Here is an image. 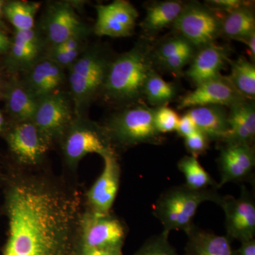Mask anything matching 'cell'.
Listing matches in <instances>:
<instances>
[{"mask_svg": "<svg viewBox=\"0 0 255 255\" xmlns=\"http://www.w3.org/2000/svg\"><path fill=\"white\" fill-rule=\"evenodd\" d=\"M9 237L3 255H70L78 203L41 179L23 178L6 196Z\"/></svg>", "mask_w": 255, "mask_h": 255, "instance_id": "obj_1", "label": "cell"}, {"mask_svg": "<svg viewBox=\"0 0 255 255\" xmlns=\"http://www.w3.org/2000/svg\"><path fill=\"white\" fill-rule=\"evenodd\" d=\"M152 49L145 41L110 62L102 91L114 102H136L154 71Z\"/></svg>", "mask_w": 255, "mask_h": 255, "instance_id": "obj_2", "label": "cell"}, {"mask_svg": "<svg viewBox=\"0 0 255 255\" xmlns=\"http://www.w3.org/2000/svg\"><path fill=\"white\" fill-rule=\"evenodd\" d=\"M222 199L217 189L194 190L184 185L170 188L159 196L153 207V214L163 226V232L183 231L194 227V218L202 203L219 204Z\"/></svg>", "mask_w": 255, "mask_h": 255, "instance_id": "obj_3", "label": "cell"}, {"mask_svg": "<svg viewBox=\"0 0 255 255\" xmlns=\"http://www.w3.org/2000/svg\"><path fill=\"white\" fill-rule=\"evenodd\" d=\"M110 140L124 146L160 144L161 134L154 125V109L139 105L114 115L105 128Z\"/></svg>", "mask_w": 255, "mask_h": 255, "instance_id": "obj_4", "label": "cell"}, {"mask_svg": "<svg viewBox=\"0 0 255 255\" xmlns=\"http://www.w3.org/2000/svg\"><path fill=\"white\" fill-rule=\"evenodd\" d=\"M73 247L122 250L126 229L117 218L95 214L89 210L78 220Z\"/></svg>", "mask_w": 255, "mask_h": 255, "instance_id": "obj_5", "label": "cell"}, {"mask_svg": "<svg viewBox=\"0 0 255 255\" xmlns=\"http://www.w3.org/2000/svg\"><path fill=\"white\" fill-rule=\"evenodd\" d=\"M173 26L196 49L214 43L221 35V17L212 8L199 2L184 4Z\"/></svg>", "mask_w": 255, "mask_h": 255, "instance_id": "obj_6", "label": "cell"}, {"mask_svg": "<svg viewBox=\"0 0 255 255\" xmlns=\"http://www.w3.org/2000/svg\"><path fill=\"white\" fill-rule=\"evenodd\" d=\"M110 62L98 52L87 53L70 68L69 76L75 105L81 108L103 89Z\"/></svg>", "mask_w": 255, "mask_h": 255, "instance_id": "obj_7", "label": "cell"}, {"mask_svg": "<svg viewBox=\"0 0 255 255\" xmlns=\"http://www.w3.org/2000/svg\"><path fill=\"white\" fill-rule=\"evenodd\" d=\"M71 107L66 96L55 93L38 100L32 122L47 145L63 135L71 125Z\"/></svg>", "mask_w": 255, "mask_h": 255, "instance_id": "obj_8", "label": "cell"}, {"mask_svg": "<svg viewBox=\"0 0 255 255\" xmlns=\"http://www.w3.org/2000/svg\"><path fill=\"white\" fill-rule=\"evenodd\" d=\"M241 191L238 198L222 196L219 205L226 214L228 237L243 243L255 238V204L246 187Z\"/></svg>", "mask_w": 255, "mask_h": 255, "instance_id": "obj_9", "label": "cell"}, {"mask_svg": "<svg viewBox=\"0 0 255 255\" xmlns=\"http://www.w3.org/2000/svg\"><path fill=\"white\" fill-rule=\"evenodd\" d=\"M63 151L68 163L75 165L90 153L102 155L112 148L106 130L85 123L70 125L67 130Z\"/></svg>", "mask_w": 255, "mask_h": 255, "instance_id": "obj_10", "label": "cell"}, {"mask_svg": "<svg viewBox=\"0 0 255 255\" xmlns=\"http://www.w3.org/2000/svg\"><path fill=\"white\" fill-rule=\"evenodd\" d=\"M104 159V169L100 177L87 193L90 211L101 215L110 214L118 193L121 168L112 148L101 155Z\"/></svg>", "mask_w": 255, "mask_h": 255, "instance_id": "obj_11", "label": "cell"}, {"mask_svg": "<svg viewBox=\"0 0 255 255\" xmlns=\"http://www.w3.org/2000/svg\"><path fill=\"white\" fill-rule=\"evenodd\" d=\"M233 87L227 77L222 75L203 82L194 91L189 92L179 101L178 110L218 105L231 109L246 100Z\"/></svg>", "mask_w": 255, "mask_h": 255, "instance_id": "obj_12", "label": "cell"}, {"mask_svg": "<svg viewBox=\"0 0 255 255\" xmlns=\"http://www.w3.org/2000/svg\"><path fill=\"white\" fill-rule=\"evenodd\" d=\"M95 32L100 36L127 37L134 31L138 12L128 1L116 0L97 6Z\"/></svg>", "mask_w": 255, "mask_h": 255, "instance_id": "obj_13", "label": "cell"}, {"mask_svg": "<svg viewBox=\"0 0 255 255\" xmlns=\"http://www.w3.org/2000/svg\"><path fill=\"white\" fill-rule=\"evenodd\" d=\"M7 141L18 160L26 165L38 163L48 147L32 121L18 122L9 132Z\"/></svg>", "mask_w": 255, "mask_h": 255, "instance_id": "obj_14", "label": "cell"}, {"mask_svg": "<svg viewBox=\"0 0 255 255\" xmlns=\"http://www.w3.org/2000/svg\"><path fill=\"white\" fill-rule=\"evenodd\" d=\"M255 164V149L244 144H224L219 158L221 182L219 188L228 182L246 179Z\"/></svg>", "mask_w": 255, "mask_h": 255, "instance_id": "obj_15", "label": "cell"}, {"mask_svg": "<svg viewBox=\"0 0 255 255\" xmlns=\"http://www.w3.org/2000/svg\"><path fill=\"white\" fill-rule=\"evenodd\" d=\"M45 29L53 46L76 35H85L87 31L73 6L67 2H56L50 6L45 21Z\"/></svg>", "mask_w": 255, "mask_h": 255, "instance_id": "obj_16", "label": "cell"}, {"mask_svg": "<svg viewBox=\"0 0 255 255\" xmlns=\"http://www.w3.org/2000/svg\"><path fill=\"white\" fill-rule=\"evenodd\" d=\"M228 49L215 43L198 48L190 62L187 76L196 86L221 76V71L228 62Z\"/></svg>", "mask_w": 255, "mask_h": 255, "instance_id": "obj_17", "label": "cell"}, {"mask_svg": "<svg viewBox=\"0 0 255 255\" xmlns=\"http://www.w3.org/2000/svg\"><path fill=\"white\" fill-rule=\"evenodd\" d=\"M28 70L23 84L36 100L55 93L63 83V68L49 58L37 60Z\"/></svg>", "mask_w": 255, "mask_h": 255, "instance_id": "obj_18", "label": "cell"}, {"mask_svg": "<svg viewBox=\"0 0 255 255\" xmlns=\"http://www.w3.org/2000/svg\"><path fill=\"white\" fill-rule=\"evenodd\" d=\"M230 110L229 132L223 143L253 145L255 137L254 100L243 101Z\"/></svg>", "mask_w": 255, "mask_h": 255, "instance_id": "obj_19", "label": "cell"}, {"mask_svg": "<svg viewBox=\"0 0 255 255\" xmlns=\"http://www.w3.org/2000/svg\"><path fill=\"white\" fill-rule=\"evenodd\" d=\"M187 113L198 130L211 140L224 142L229 132L228 113L222 106L207 105L194 107Z\"/></svg>", "mask_w": 255, "mask_h": 255, "instance_id": "obj_20", "label": "cell"}, {"mask_svg": "<svg viewBox=\"0 0 255 255\" xmlns=\"http://www.w3.org/2000/svg\"><path fill=\"white\" fill-rule=\"evenodd\" d=\"M186 234L188 242L184 255H237L228 236H218L196 226Z\"/></svg>", "mask_w": 255, "mask_h": 255, "instance_id": "obj_21", "label": "cell"}, {"mask_svg": "<svg viewBox=\"0 0 255 255\" xmlns=\"http://www.w3.org/2000/svg\"><path fill=\"white\" fill-rule=\"evenodd\" d=\"M10 48L11 66L16 69L28 70L36 63L41 53V38L33 28L26 31H16Z\"/></svg>", "mask_w": 255, "mask_h": 255, "instance_id": "obj_22", "label": "cell"}, {"mask_svg": "<svg viewBox=\"0 0 255 255\" xmlns=\"http://www.w3.org/2000/svg\"><path fill=\"white\" fill-rule=\"evenodd\" d=\"M255 33V16L251 4L228 11L221 18V35L243 41Z\"/></svg>", "mask_w": 255, "mask_h": 255, "instance_id": "obj_23", "label": "cell"}, {"mask_svg": "<svg viewBox=\"0 0 255 255\" xmlns=\"http://www.w3.org/2000/svg\"><path fill=\"white\" fill-rule=\"evenodd\" d=\"M184 6L182 1L174 0L157 1L150 4L142 21V28L148 33H156L173 24Z\"/></svg>", "mask_w": 255, "mask_h": 255, "instance_id": "obj_24", "label": "cell"}, {"mask_svg": "<svg viewBox=\"0 0 255 255\" xmlns=\"http://www.w3.org/2000/svg\"><path fill=\"white\" fill-rule=\"evenodd\" d=\"M6 102L9 113L18 122L33 120L38 100L30 93L23 83L15 82L9 87Z\"/></svg>", "mask_w": 255, "mask_h": 255, "instance_id": "obj_25", "label": "cell"}, {"mask_svg": "<svg viewBox=\"0 0 255 255\" xmlns=\"http://www.w3.org/2000/svg\"><path fill=\"white\" fill-rule=\"evenodd\" d=\"M231 73L227 77L233 87L240 95L248 100H254L255 97V65L240 57L237 60L230 61Z\"/></svg>", "mask_w": 255, "mask_h": 255, "instance_id": "obj_26", "label": "cell"}, {"mask_svg": "<svg viewBox=\"0 0 255 255\" xmlns=\"http://www.w3.org/2000/svg\"><path fill=\"white\" fill-rule=\"evenodd\" d=\"M178 169L186 178L185 185L191 189H219V184L215 182L196 157L191 155L182 157L178 162Z\"/></svg>", "mask_w": 255, "mask_h": 255, "instance_id": "obj_27", "label": "cell"}, {"mask_svg": "<svg viewBox=\"0 0 255 255\" xmlns=\"http://www.w3.org/2000/svg\"><path fill=\"white\" fill-rule=\"evenodd\" d=\"M177 95V87L172 82H168L154 70L146 82L143 97L154 107L166 106L174 100Z\"/></svg>", "mask_w": 255, "mask_h": 255, "instance_id": "obj_28", "label": "cell"}, {"mask_svg": "<svg viewBox=\"0 0 255 255\" xmlns=\"http://www.w3.org/2000/svg\"><path fill=\"white\" fill-rule=\"evenodd\" d=\"M40 7L38 2L13 1L4 6L6 18L16 28V31L33 29L35 16Z\"/></svg>", "mask_w": 255, "mask_h": 255, "instance_id": "obj_29", "label": "cell"}, {"mask_svg": "<svg viewBox=\"0 0 255 255\" xmlns=\"http://www.w3.org/2000/svg\"><path fill=\"white\" fill-rule=\"evenodd\" d=\"M196 50L197 49L195 47L187 40L182 36H179L169 38L167 41L159 44L155 50H152V55L154 60L155 62H159L179 53Z\"/></svg>", "mask_w": 255, "mask_h": 255, "instance_id": "obj_30", "label": "cell"}, {"mask_svg": "<svg viewBox=\"0 0 255 255\" xmlns=\"http://www.w3.org/2000/svg\"><path fill=\"white\" fill-rule=\"evenodd\" d=\"M169 234L162 231L149 238L133 255H179L169 243Z\"/></svg>", "mask_w": 255, "mask_h": 255, "instance_id": "obj_31", "label": "cell"}, {"mask_svg": "<svg viewBox=\"0 0 255 255\" xmlns=\"http://www.w3.org/2000/svg\"><path fill=\"white\" fill-rule=\"evenodd\" d=\"M179 117L167 106L154 109V125L159 133H166L177 130Z\"/></svg>", "mask_w": 255, "mask_h": 255, "instance_id": "obj_32", "label": "cell"}, {"mask_svg": "<svg viewBox=\"0 0 255 255\" xmlns=\"http://www.w3.org/2000/svg\"><path fill=\"white\" fill-rule=\"evenodd\" d=\"M209 137L199 130L184 138V145L188 152L196 158L205 153L209 148Z\"/></svg>", "mask_w": 255, "mask_h": 255, "instance_id": "obj_33", "label": "cell"}, {"mask_svg": "<svg viewBox=\"0 0 255 255\" xmlns=\"http://www.w3.org/2000/svg\"><path fill=\"white\" fill-rule=\"evenodd\" d=\"M196 50L184 52L157 62L164 69L172 73H179L185 65L190 63Z\"/></svg>", "mask_w": 255, "mask_h": 255, "instance_id": "obj_34", "label": "cell"}, {"mask_svg": "<svg viewBox=\"0 0 255 255\" xmlns=\"http://www.w3.org/2000/svg\"><path fill=\"white\" fill-rule=\"evenodd\" d=\"M79 52L66 51L58 46H54L49 58L55 62L62 68L64 67H71L78 60Z\"/></svg>", "mask_w": 255, "mask_h": 255, "instance_id": "obj_35", "label": "cell"}, {"mask_svg": "<svg viewBox=\"0 0 255 255\" xmlns=\"http://www.w3.org/2000/svg\"><path fill=\"white\" fill-rule=\"evenodd\" d=\"M70 255H123L122 250L73 247Z\"/></svg>", "mask_w": 255, "mask_h": 255, "instance_id": "obj_36", "label": "cell"}, {"mask_svg": "<svg viewBox=\"0 0 255 255\" xmlns=\"http://www.w3.org/2000/svg\"><path fill=\"white\" fill-rule=\"evenodd\" d=\"M206 2L210 7L223 10L226 12L231 11V10L238 9L241 6H246V5L251 4V3L243 1V0H211Z\"/></svg>", "mask_w": 255, "mask_h": 255, "instance_id": "obj_37", "label": "cell"}, {"mask_svg": "<svg viewBox=\"0 0 255 255\" xmlns=\"http://www.w3.org/2000/svg\"><path fill=\"white\" fill-rule=\"evenodd\" d=\"M197 130L195 124H194L191 117H189V114L186 113L182 117L179 118L177 130H176L179 136L185 138V137L189 136Z\"/></svg>", "mask_w": 255, "mask_h": 255, "instance_id": "obj_38", "label": "cell"}, {"mask_svg": "<svg viewBox=\"0 0 255 255\" xmlns=\"http://www.w3.org/2000/svg\"><path fill=\"white\" fill-rule=\"evenodd\" d=\"M236 252L237 255H255V239L241 243V248Z\"/></svg>", "mask_w": 255, "mask_h": 255, "instance_id": "obj_39", "label": "cell"}, {"mask_svg": "<svg viewBox=\"0 0 255 255\" xmlns=\"http://www.w3.org/2000/svg\"><path fill=\"white\" fill-rule=\"evenodd\" d=\"M242 42L248 46V54L251 57L252 63L253 61L254 63L255 60V33H253Z\"/></svg>", "mask_w": 255, "mask_h": 255, "instance_id": "obj_40", "label": "cell"}, {"mask_svg": "<svg viewBox=\"0 0 255 255\" xmlns=\"http://www.w3.org/2000/svg\"><path fill=\"white\" fill-rule=\"evenodd\" d=\"M11 46V41L9 38L0 31V55L6 52Z\"/></svg>", "mask_w": 255, "mask_h": 255, "instance_id": "obj_41", "label": "cell"}, {"mask_svg": "<svg viewBox=\"0 0 255 255\" xmlns=\"http://www.w3.org/2000/svg\"><path fill=\"white\" fill-rule=\"evenodd\" d=\"M3 126H4V118H3L2 114L0 112V131L2 130Z\"/></svg>", "mask_w": 255, "mask_h": 255, "instance_id": "obj_42", "label": "cell"}, {"mask_svg": "<svg viewBox=\"0 0 255 255\" xmlns=\"http://www.w3.org/2000/svg\"><path fill=\"white\" fill-rule=\"evenodd\" d=\"M1 11H2V1H0V18H1Z\"/></svg>", "mask_w": 255, "mask_h": 255, "instance_id": "obj_43", "label": "cell"}]
</instances>
